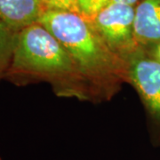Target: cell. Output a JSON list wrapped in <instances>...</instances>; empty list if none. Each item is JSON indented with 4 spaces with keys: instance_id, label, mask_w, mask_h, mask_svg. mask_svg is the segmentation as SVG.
<instances>
[{
    "instance_id": "30bf717a",
    "label": "cell",
    "mask_w": 160,
    "mask_h": 160,
    "mask_svg": "<svg viewBox=\"0 0 160 160\" xmlns=\"http://www.w3.org/2000/svg\"><path fill=\"white\" fill-rule=\"evenodd\" d=\"M145 50H146V49H145ZM149 51L151 52V54H152L157 60H158L160 62V42L158 44H157L155 46H153L152 48H150Z\"/></svg>"
},
{
    "instance_id": "ba28073f",
    "label": "cell",
    "mask_w": 160,
    "mask_h": 160,
    "mask_svg": "<svg viewBox=\"0 0 160 160\" xmlns=\"http://www.w3.org/2000/svg\"><path fill=\"white\" fill-rule=\"evenodd\" d=\"M112 0H78L79 14L91 22Z\"/></svg>"
},
{
    "instance_id": "7a4b0ae2",
    "label": "cell",
    "mask_w": 160,
    "mask_h": 160,
    "mask_svg": "<svg viewBox=\"0 0 160 160\" xmlns=\"http://www.w3.org/2000/svg\"><path fill=\"white\" fill-rule=\"evenodd\" d=\"M38 23L67 50L94 92L109 96L123 81H127L126 60L109 49L82 15L46 10Z\"/></svg>"
},
{
    "instance_id": "52a82bcc",
    "label": "cell",
    "mask_w": 160,
    "mask_h": 160,
    "mask_svg": "<svg viewBox=\"0 0 160 160\" xmlns=\"http://www.w3.org/2000/svg\"><path fill=\"white\" fill-rule=\"evenodd\" d=\"M17 33L0 21V71L6 72L11 62Z\"/></svg>"
},
{
    "instance_id": "5b68a950",
    "label": "cell",
    "mask_w": 160,
    "mask_h": 160,
    "mask_svg": "<svg viewBox=\"0 0 160 160\" xmlns=\"http://www.w3.org/2000/svg\"><path fill=\"white\" fill-rule=\"evenodd\" d=\"M134 40L146 50L160 42V0H141L135 6Z\"/></svg>"
},
{
    "instance_id": "9c48e42d",
    "label": "cell",
    "mask_w": 160,
    "mask_h": 160,
    "mask_svg": "<svg viewBox=\"0 0 160 160\" xmlns=\"http://www.w3.org/2000/svg\"><path fill=\"white\" fill-rule=\"evenodd\" d=\"M46 10L71 12L79 14L78 0H44Z\"/></svg>"
},
{
    "instance_id": "7c38bea8",
    "label": "cell",
    "mask_w": 160,
    "mask_h": 160,
    "mask_svg": "<svg viewBox=\"0 0 160 160\" xmlns=\"http://www.w3.org/2000/svg\"><path fill=\"white\" fill-rule=\"evenodd\" d=\"M2 78H4V73H3L2 71H0V79H1Z\"/></svg>"
},
{
    "instance_id": "277c9868",
    "label": "cell",
    "mask_w": 160,
    "mask_h": 160,
    "mask_svg": "<svg viewBox=\"0 0 160 160\" xmlns=\"http://www.w3.org/2000/svg\"><path fill=\"white\" fill-rule=\"evenodd\" d=\"M127 81L135 87L150 115L160 122V62L138 48L126 58Z\"/></svg>"
},
{
    "instance_id": "8fae6325",
    "label": "cell",
    "mask_w": 160,
    "mask_h": 160,
    "mask_svg": "<svg viewBox=\"0 0 160 160\" xmlns=\"http://www.w3.org/2000/svg\"><path fill=\"white\" fill-rule=\"evenodd\" d=\"M141 0H112V2L115 3H120V4H125V5H128V6H134L137 5L138 3Z\"/></svg>"
},
{
    "instance_id": "8992f818",
    "label": "cell",
    "mask_w": 160,
    "mask_h": 160,
    "mask_svg": "<svg viewBox=\"0 0 160 160\" xmlns=\"http://www.w3.org/2000/svg\"><path fill=\"white\" fill-rule=\"evenodd\" d=\"M45 11L44 0H0V21L16 33L38 22Z\"/></svg>"
},
{
    "instance_id": "3957f363",
    "label": "cell",
    "mask_w": 160,
    "mask_h": 160,
    "mask_svg": "<svg viewBox=\"0 0 160 160\" xmlns=\"http://www.w3.org/2000/svg\"><path fill=\"white\" fill-rule=\"evenodd\" d=\"M134 14L135 6L111 2L90 22L109 49L124 60L138 49Z\"/></svg>"
},
{
    "instance_id": "6da1fadb",
    "label": "cell",
    "mask_w": 160,
    "mask_h": 160,
    "mask_svg": "<svg viewBox=\"0 0 160 160\" xmlns=\"http://www.w3.org/2000/svg\"><path fill=\"white\" fill-rule=\"evenodd\" d=\"M4 78L17 83L47 81L60 95L78 99H88L94 92L67 50L38 22L17 33Z\"/></svg>"
}]
</instances>
